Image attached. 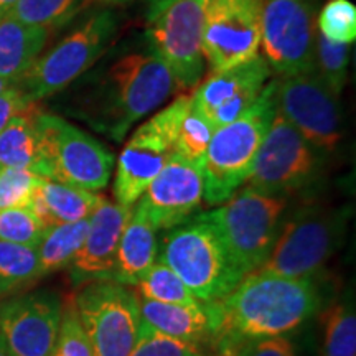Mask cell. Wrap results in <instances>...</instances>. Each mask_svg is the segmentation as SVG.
Here are the masks:
<instances>
[{
    "label": "cell",
    "instance_id": "cell-26",
    "mask_svg": "<svg viewBox=\"0 0 356 356\" xmlns=\"http://www.w3.org/2000/svg\"><path fill=\"white\" fill-rule=\"evenodd\" d=\"M88 220L50 226L44 229L42 241L37 246L38 279L70 266L86 238Z\"/></svg>",
    "mask_w": 356,
    "mask_h": 356
},
{
    "label": "cell",
    "instance_id": "cell-36",
    "mask_svg": "<svg viewBox=\"0 0 356 356\" xmlns=\"http://www.w3.org/2000/svg\"><path fill=\"white\" fill-rule=\"evenodd\" d=\"M51 356H95L86 333L79 323L73 302L63 307L60 332Z\"/></svg>",
    "mask_w": 356,
    "mask_h": 356
},
{
    "label": "cell",
    "instance_id": "cell-25",
    "mask_svg": "<svg viewBox=\"0 0 356 356\" xmlns=\"http://www.w3.org/2000/svg\"><path fill=\"white\" fill-rule=\"evenodd\" d=\"M37 109L19 115L0 131V168H25L42 177V152L35 126Z\"/></svg>",
    "mask_w": 356,
    "mask_h": 356
},
{
    "label": "cell",
    "instance_id": "cell-39",
    "mask_svg": "<svg viewBox=\"0 0 356 356\" xmlns=\"http://www.w3.org/2000/svg\"><path fill=\"white\" fill-rule=\"evenodd\" d=\"M173 2H177V0H147V10H145L147 20L154 19L157 13L162 12L163 8L168 7Z\"/></svg>",
    "mask_w": 356,
    "mask_h": 356
},
{
    "label": "cell",
    "instance_id": "cell-29",
    "mask_svg": "<svg viewBox=\"0 0 356 356\" xmlns=\"http://www.w3.org/2000/svg\"><path fill=\"white\" fill-rule=\"evenodd\" d=\"M140 299L160 302V304H181L197 305L202 302L190 292L184 280L173 273L163 262L155 261V264L136 284Z\"/></svg>",
    "mask_w": 356,
    "mask_h": 356
},
{
    "label": "cell",
    "instance_id": "cell-15",
    "mask_svg": "<svg viewBox=\"0 0 356 356\" xmlns=\"http://www.w3.org/2000/svg\"><path fill=\"white\" fill-rule=\"evenodd\" d=\"M173 155L172 113L167 106L134 131L119 155L113 186L115 203L134 207Z\"/></svg>",
    "mask_w": 356,
    "mask_h": 356
},
{
    "label": "cell",
    "instance_id": "cell-19",
    "mask_svg": "<svg viewBox=\"0 0 356 356\" xmlns=\"http://www.w3.org/2000/svg\"><path fill=\"white\" fill-rule=\"evenodd\" d=\"M134 207L102 200L89 216L86 238L70 262V279L74 286L113 280L121 234L131 220Z\"/></svg>",
    "mask_w": 356,
    "mask_h": 356
},
{
    "label": "cell",
    "instance_id": "cell-22",
    "mask_svg": "<svg viewBox=\"0 0 356 356\" xmlns=\"http://www.w3.org/2000/svg\"><path fill=\"white\" fill-rule=\"evenodd\" d=\"M139 310L142 323L162 335L198 346L210 338V322L203 304H160L139 297Z\"/></svg>",
    "mask_w": 356,
    "mask_h": 356
},
{
    "label": "cell",
    "instance_id": "cell-3",
    "mask_svg": "<svg viewBox=\"0 0 356 356\" xmlns=\"http://www.w3.org/2000/svg\"><path fill=\"white\" fill-rule=\"evenodd\" d=\"M275 113L274 79L266 83L259 97L246 113L215 129L202 163L204 202L208 204L225 203L243 188Z\"/></svg>",
    "mask_w": 356,
    "mask_h": 356
},
{
    "label": "cell",
    "instance_id": "cell-7",
    "mask_svg": "<svg viewBox=\"0 0 356 356\" xmlns=\"http://www.w3.org/2000/svg\"><path fill=\"white\" fill-rule=\"evenodd\" d=\"M348 208L309 207L282 221L273 251L254 273L310 279L343 243Z\"/></svg>",
    "mask_w": 356,
    "mask_h": 356
},
{
    "label": "cell",
    "instance_id": "cell-24",
    "mask_svg": "<svg viewBox=\"0 0 356 356\" xmlns=\"http://www.w3.org/2000/svg\"><path fill=\"white\" fill-rule=\"evenodd\" d=\"M168 108L172 113V139L175 154L202 165L215 129L193 108L190 96L177 97Z\"/></svg>",
    "mask_w": 356,
    "mask_h": 356
},
{
    "label": "cell",
    "instance_id": "cell-8",
    "mask_svg": "<svg viewBox=\"0 0 356 356\" xmlns=\"http://www.w3.org/2000/svg\"><path fill=\"white\" fill-rule=\"evenodd\" d=\"M42 152V177L99 191L109 184L115 159L106 145L60 115L35 113Z\"/></svg>",
    "mask_w": 356,
    "mask_h": 356
},
{
    "label": "cell",
    "instance_id": "cell-14",
    "mask_svg": "<svg viewBox=\"0 0 356 356\" xmlns=\"http://www.w3.org/2000/svg\"><path fill=\"white\" fill-rule=\"evenodd\" d=\"M262 0H210L203 26V55L211 73L259 55Z\"/></svg>",
    "mask_w": 356,
    "mask_h": 356
},
{
    "label": "cell",
    "instance_id": "cell-20",
    "mask_svg": "<svg viewBox=\"0 0 356 356\" xmlns=\"http://www.w3.org/2000/svg\"><path fill=\"white\" fill-rule=\"evenodd\" d=\"M157 254L159 231L147 218L140 204L136 203L119 241L113 280L122 286L136 287L147 270L155 264Z\"/></svg>",
    "mask_w": 356,
    "mask_h": 356
},
{
    "label": "cell",
    "instance_id": "cell-2",
    "mask_svg": "<svg viewBox=\"0 0 356 356\" xmlns=\"http://www.w3.org/2000/svg\"><path fill=\"white\" fill-rule=\"evenodd\" d=\"M175 89L172 71L145 42L88 74L76 115L96 132L122 142L127 132L159 109Z\"/></svg>",
    "mask_w": 356,
    "mask_h": 356
},
{
    "label": "cell",
    "instance_id": "cell-21",
    "mask_svg": "<svg viewBox=\"0 0 356 356\" xmlns=\"http://www.w3.org/2000/svg\"><path fill=\"white\" fill-rule=\"evenodd\" d=\"M102 200L104 197L97 191L83 190L50 178H42L35 188L29 208L43 222L44 228H50V226L88 220Z\"/></svg>",
    "mask_w": 356,
    "mask_h": 356
},
{
    "label": "cell",
    "instance_id": "cell-33",
    "mask_svg": "<svg viewBox=\"0 0 356 356\" xmlns=\"http://www.w3.org/2000/svg\"><path fill=\"white\" fill-rule=\"evenodd\" d=\"M318 33L333 43L351 44L356 40V7L350 0H330L317 19Z\"/></svg>",
    "mask_w": 356,
    "mask_h": 356
},
{
    "label": "cell",
    "instance_id": "cell-11",
    "mask_svg": "<svg viewBox=\"0 0 356 356\" xmlns=\"http://www.w3.org/2000/svg\"><path fill=\"white\" fill-rule=\"evenodd\" d=\"M320 155L291 122L275 113L246 184L264 193L289 198L317 180Z\"/></svg>",
    "mask_w": 356,
    "mask_h": 356
},
{
    "label": "cell",
    "instance_id": "cell-41",
    "mask_svg": "<svg viewBox=\"0 0 356 356\" xmlns=\"http://www.w3.org/2000/svg\"><path fill=\"white\" fill-rule=\"evenodd\" d=\"M101 2L108 3V6H126V3L132 2V0H101Z\"/></svg>",
    "mask_w": 356,
    "mask_h": 356
},
{
    "label": "cell",
    "instance_id": "cell-35",
    "mask_svg": "<svg viewBox=\"0 0 356 356\" xmlns=\"http://www.w3.org/2000/svg\"><path fill=\"white\" fill-rule=\"evenodd\" d=\"M129 356H204L198 345L170 338L155 332L149 325H140V333Z\"/></svg>",
    "mask_w": 356,
    "mask_h": 356
},
{
    "label": "cell",
    "instance_id": "cell-37",
    "mask_svg": "<svg viewBox=\"0 0 356 356\" xmlns=\"http://www.w3.org/2000/svg\"><path fill=\"white\" fill-rule=\"evenodd\" d=\"M234 356H297V351L291 337L280 335L249 341Z\"/></svg>",
    "mask_w": 356,
    "mask_h": 356
},
{
    "label": "cell",
    "instance_id": "cell-17",
    "mask_svg": "<svg viewBox=\"0 0 356 356\" xmlns=\"http://www.w3.org/2000/svg\"><path fill=\"white\" fill-rule=\"evenodd\" d=\"M269 76V65L257 55L246 63L211 73L190 96L191 104L213 129L222 127L254 104Z\"/></svg>",
    "mask_w": 356,
    "mask_h": 356
},
{
    "label": "cell",
    "instance_id": "cell-27",
    "mask_svg": "<svg viewBox=\"0 0 356 356\" xmlns=\"http://www.w3.org/2000/svg\"><path fill=\"white\" fill-rule=\"evenodd\" d=\"M89 2L91 0H17L6 15L25 25L51 30L68 24Z\"/></svg>",
    "mask_w": 356,
    "mask_h": 356
},
{
    "label": "cell",
    "instance_id": "cell-13",
    "mask_svg": "<svg viewBox=\"0 0 356 356\" xmlns=\"http://www.w3.org/2000/svg\"><path fill=\"white\" fill-rule=\"evenodd\" d=\"M277 113L320 154L333 152L341 139L338 96L318 74H296L275 79Z\"/></svg>",
    "mask_w": 356,
    "mask_h": 356
},
{
    "label": "cell",
    "instance_id": "cell-30",
    "mask_svg": "<svg viewBox=\"0 0 356 356\" xmlns=\"http://www.w3.org/2000/svg\"><path fill=\"white\" fill-rule=\"evenodd\" d=\"M325 356H356V315L353 304L338 302L325 314Z\"/></svg>",
    "mask_w": 356,
    "mask_h": 356
},
{
    "label": "cell",
    "instance_id": "cell-42",
    "mask_svg": "<svg viewBox=\"0 0 356 356\" xmlns=\"http://www.w3.org/2000/svg\"><path fill=\"white\" fill-rule=\"evenodd\" d=\"M0 356H10V355H8L7 348H6V345H3L2 337H0Z\"/></svg>",
    "mask_w": 356,
    "mask_h": 356
},
{
    "label": "cell",
    "instance_id": "cell-38",
    "mask_svg": "<svg viewBox=\"0 0 356 356\" xmlns=\"http://www.w3.org/2000/svg\"><path fill=\"white\" fill-rule=\"evenodd\" d=\"M33 108H37V104L29 101V97L22 92L17 81L13 83L6 91L0 92V131L6 129L13 119L29 113Z\"/></svg>",
    "mask_w": 356,
    "mask_h": 356
},
{
    "label": "cell",
    "instance_id": "cell-28",
    "mask_svg": "<svg viewBox=\"0 0 356 356\" xmlns=\"http://www.w3.org/2000/svg\"><path fill=\"white\" fill-rule=\"evenodd\" d=\"M37 279V248L0 241V299Z\"/></svg>",
    "mask_w": 356,
    "mask_h": 356
},
{
    "label": "cell",
    "instance_id": "cell-10",
    "mask_svg": "<svg viewBox=\"0 0 356 356\" xmlns=\"http://www.w3.org/2000/svg\"><path fill=\"white\" fill-rule=\"evenodd\" d=\"M210 0H177L147 20L145 42L172 71L178 89L197 88L204 76L203 26Z\"/></svg>",
    "mask_w": 356,
    "mask_h": 356
},
{
    "label": "cell",
    "instance_id": "cell-18",
    "mask_svg": "<svg viewBox=\"0 0 356 356\" xmlns=\"http://www.w3.org/2000/svg\"><path fill=\"white\" fill-rule=\"evenodd\" d=\"M204 200L202 165L173 155L139 198L157 231H168L195 216Z\"/></svg>",
    "mask_w": 356,
    "mask_h": 356
},
{
    "label": "cell",
    "instance_id": "cell-40",
    "mask_svg": "<svg viewBox=\"0 0 356 356\" xmlns=\"http://www.w3.org/2000/svg\"><path fill=\"white\" fill-rule=\"evenodd\" d=\"M17 79H7V78H0V92L2 91H6V89L8 88V86H12L13 83H15Z\"/></svg>",
    "mask_w": 356,
    "mask_h": 356
},
{
    "label": "cell",
    "instance_id": "cell-12",
    "mask_svg": "<svg viewBox=\"0 0 356 356\" xmlns=\"http://www.w3.org/2000/svg\"><path fill=\"white\" fill-rule=\"evenodd\" d=\"M315 37L310 0H262V58L279 76L315 73Z\"/></svg>",
    "mask_w": 356,
    "mask_h": 356
},
{
    "label": "cell",
    "instance_id": "cell-6",
    "mask_svg": "<svg viewBox=\"0 0 356 356\" xmlns=\"http://www.w3.org/2000/svg\"><path fill=\"white\" fill-rule=\"evenodd\" d=\"M118 32V19L111 10L89 15L81 25L61 38L51 50L40 55L17 79L22 92L37 104L78 81L109 50Z\"/></svg>",
    "mask_w": 356,
    "mask_h": 356
},
{
    "label": "cell",
    "instance_id": "cell-16",
    "mask_svg": "<svg viewBox=\"0 0 356 356\" xmlns=\"http://www.w3.org/2000/svg\"><path fill=\"white\" fill-rule=\"evenodd\" d=\"M63 304L55 292H30L0 304V337L10 356H51Z\"/></svg>",
    "mask_w": 356,
    "mask_h": 356
},
{
    "label": "cell",
    "instance_id": "cell-31",
    "mask_svg": "<svg viewBox=\"0 0 356 356\" xmlns=\"http://www.w3.org/2000/svg\"><path fill=\"white\" fill-rule=\"evenodd\" d=\"M350 44L333 43L317 32L315 37V74L338 96L348 78Z\"/></svg>",
    "mask_w": 356,
    "mask_h": 356
},
{
    "label": "cell",
    "instance_id": "cell-23",
    "mask_svg": "<svg viewBox=\"0 0 356 356\" xmlns=\"http://www.w3.org/2000/svg\"><path fill=\"white\" fill-rule=\"evenodd\" d=\"M48 37L50 30L3 15L0 19V78L19 79L42 55Z\"/></svg>",
    "mask_w": 356,
    "mask_h": 356
},
{
    "label": "cell",
    "instance_id": "cell-1",
    "mask_svg": "<svg viewBox=\"0 0 356 356\" xmlns=\"http://www.w3.org/2000/svg\"><path fill=\"white\" fill-rule=\"evenodd\" d=\"M204 309L210 322L208 341L221 356H234L249 341L297 330L320 309V293L310 279L251 273Z\"/></svg>",
    "mask_w": 356,
    "mask_h": 356
},
{
    "label": "cell",
    "instance_id": "cell-4",
    "mask_svg": "<svg viewBox=\"0 0 356 356\" xmlns=\"http://www.w3.org/2000/svg\"><path fill=\"white\" fill-rule=\"evenodd\" d=\"M157 261L167 264L202 304H211L243 279L215 226L197 215L159 238Z\"/></svg>",
    "mask_w": 356,
    "mask_h": 356
},
{
    "label": "cell",
    "instance_id": "cell-32",
    "mask_svg": "<svg viewBox=\"0 0 356 356\" xmlns=\"http://www.w3.org/2000/svg\"><path fill=\"white\" fill-rule=\"evenodd\" d=\"M44 229L30 208H0V241L37 248Z\"/></svg>",
    "mask_w": 356,
    "mask_h": 356
},
{
    "label": "cell",
    "instance_id": "cell-34",
    "mask_svg": "<svg viewBox=\"0 0 356 356\" xmlns=\"http://www.w3.org/2000/svg\"><path fill=\"white\" fill-rule=\"evenodd\" d=\"M42 178L25 168H0V208H29Z\"/></svg>",
    "mask_w": 356,
    "mask_h": 356
},
{
    "label": "cell",
    "instance_id": "cell-5",
    "mask_svg": "<svg viewBox=\"0 0 356 356\" xmlns=\"http://www.w3.org/2000/svg\"><path fill=\"white\" fill-rule=\"evenodd\" d=\"M289 198L244 186L215 210L200 216L215 226L226 251L244 275L254 273L273 251Z\"/></svg>",
    "mask_w": 356,
    "mask_h": 356
},
{
    "label": "cell",
    "instance_id": "cell-9",
    "mask_svg": "<svg viewBox=\"0 0 356 356\" xmlns=\"http://www.w3.org/2000/svg\"><path fill=\"white\" fill-rule=\"evenodd\" d=\"M74 310L95 356H129L140 333L137 293L114 280L86 284Z\"/></svg>",
    "mask_w": 356,
    "mask_h": 356
}]
</instances>
